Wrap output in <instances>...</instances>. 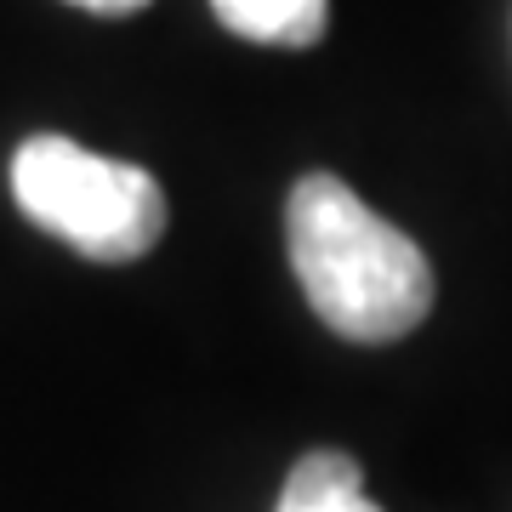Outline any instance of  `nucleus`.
I'll return each mask as SVG.
<instances>
[{
  "label": "nucleus",
  "instance_id": "obj_3",
  "mask_svg": "<svg viewBox=\"0 0 512 512\" xmlns=\"http://www.w3.org/2000/svg\"><path fill=\"white\" fill-rule=\"evenodd\" d=\"M274 512H382V507L365 495V473H359L353 456L313 450V456H302L291 467Z\"/></svg>",
  "mask_w": 512,
  "mask_h": 512
},
{
  "label": "nucleus",
  "instance_id": "obj_5",
  "mask_svg": "<svg viewBox=\"0 0 512 512\" xmlns=\"http://www.w3.org/2000/svg\"><path fill=\"white\" fill-rule=\"evenodd\" d=\"M69 6H86V12H103V18H120V12H137L148 0H69Z\"/></svg>",
  "mask_w": 512,
  "mask_h": 512
},
{
  "label": "nucleus",
  "instance_id": "obj_2",
  "mask_svg": "<svg viewBox=\"0 0 512 512\" xmlns=\"http://www.w3.org/2000/svg\"><path fill=\"white\" fill-rule=\"evenodd\" d=\"M12 200L92 262H137L165 234V194L143 165L92 154L69 137H29L12 154Z\"/></svg>",
  "mask_w": 512,
  "mask_h": 512
},
{
  "label": "nucleus",
  "instance_id": "obj_1",
  "mask_svg": "<svg viewBox=\"0 0 512 512\" xmlns=\"http://www.w3.org/2000/svg\"><path fill=\"white\" fill-rule=\"evenodd\" d=\"M285 251L308 308L348 342H399L433 308V262L404 228L376 217L342 177L313 171L291 188Z\"/></svg>",
  "mask_w": 512,
  "mask_h": 512
},
{
  "label": "nucleus",
  "instance_id": "obj_4",
  "mask_svg": "<svg viewBox=\"0 0 512 512\" xmlns=\"http://www.w3.org/2000/svg\"><path fill=\"white\" fill-rule=\"evenodd\" d=\"M222 29L256 46H313L325 35L330 0H211Z\"/></svg>",
  "mask_w": 512,
  "mask_h": 512
}]
</instances>
